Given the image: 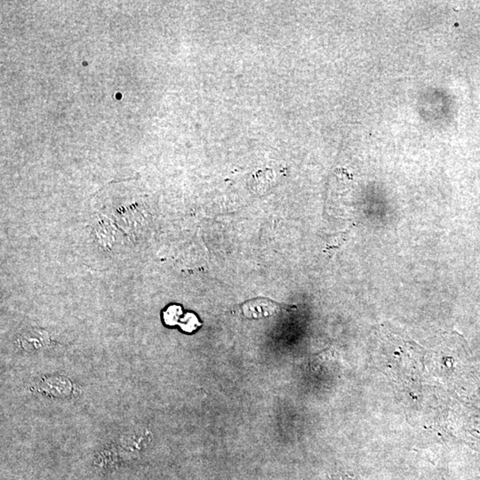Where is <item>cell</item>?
Instances as JSON below:
<instances>
[{
  "label": "cell",
  "instance_id": "3957f363",
  "mask_svg": "<svg viewBox=\"0 0 480 480\" xmlns=\"http://www.w3.org/2000/svg\"><path fill=\"white\" fill-rule=\"evenodd\" d=\"M182 314V309L179 306H171L164 313V319L167 325H173L176 324L180 315Z\"/></svg>",
  "mask_w": 480,
  "mask_h": 480
},
{
  "label": "cell",
  "instance_id": "277c9868",
  "mask_svg": "<svg viewBox=\"0 0 480 480\" xmlns=\"http://www.w3.org/2000/svg\"><path fill=\"white\" fill-rule=\"evenodd\" d=\"M198 325H200V324L198 323L197 317L192 313L185 315V317L183 318L182 322H181V327H182V330H184L185 332H189V333L192 332L195 329H197Z\"/></svg>",
  "mask_w": 480,
  "mask_h": 480
},
{
  "label": "cell",
  "instance_id": "7a4b0ae2",
  "mask_svg": "<svg viewBox=\"0 0 480 480\" xmlns=\"http://www.w3.org/2000/svg\"><path fill=\"white\" fill-rule=\"evenodd\" d=\"M21 340L24 349L35 350V349L41 348L42 346H44L47 342L48 338L46 333H41L39 331L38 332L31 331L29 333H26V334H23Z\"/></svg>",
  "mask_w": 480,
  "mask_h": 480
},
{
  "label": "cell",
  "instance_id": "6da1fadb",
  "mask_svg": "<svg viewBox=\"0 0 480 480\" xmlns=\"http://www.w3.org/2000/svg\"><path fill=\"white\" fill-rule=\"evenodd\" d=\"M279 305L268 299H254L245 303L242 307L243 312L246 317H266L277 312Z\"/></svg>",
  "mask_w": 480,
  "mask_h": 480
}]
</instances>
